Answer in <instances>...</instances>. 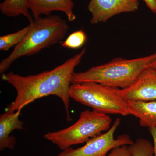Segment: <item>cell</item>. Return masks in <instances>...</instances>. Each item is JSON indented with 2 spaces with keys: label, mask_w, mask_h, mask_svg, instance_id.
<instances>
[{
  "label": "cell",
  "mask_w": 156,
  "mask_h": 156,
  "mask_svg": "<svg viewBox=\"0 0 156 156\" xmlns=\"http://www.w3.org/2000/svg\"><path fill=\"white\" fill-rule=\"evenodd\" d=\"M112 122L108 115L86 110L81 113L79 119L71 126L48 132L44 137L63 151L73 145L87 143L107 131Z\"/></svg>",
  "instance_id": "5b68a950"
},
{
  "label": "cell",
  "mask_w": 156,
  "mask_h": 156,
  "mask_svg": "<svg viewBox=\"0 0 156 156\" xmlns=\"http://www.w3.org/2000/svg\"><path fill=\"white\" fill-rule=\"evenodd\" d=\"M28 34L12 53L0 63V73L6 71L14 61L24 56L34 55L64 38L68 31L67 21L58 15L32 18Z\"/></svg>",
  "instance_id": "7a4b0ae2"
},
{
  "label": "cell",
  "mask_w": 156,
  "mask_h": 156,
  "mask_svg": "<svg viewBox=\"0 0 156 156\" xmlns=\"http://www.w3.org/2000/svg\"><path fill=\"white\" fill-rule=\"evenodd\" d=\"M108 156H132L128 145L119 147L112 150Z\"/></svg>",
  "instance_id": "2e32d148"
},
{
  "label": "cell",
  "mask_w": 156,
  "mask_h": 156,
  "mask_svg": "<svg viewBox=\"0 0 156 156\" xmlns=\"http://www.w3.org/2000/svg\"><path fill=\"white\" fill-rule=\"evenodd\" d=\"M129 114L139 119L141 127L149 129L156 127V101H128Z\"/></svg>",
  "instance_id": "8fae6325"
},
{
  "label": "cell",
  "mask_w": 156,
  "mask_h": 156,
  "mask_svg": "<svg viewBox=\"0 0 156 156\" xmlns=\"http://www.w3.org/2000/svg\"><path fill=\"white\" fill-rule=\"evenodd\" d=\"M28 0H4L0 4V11L9 17L23 15L29 21L32 17L29 12Z\"/></svg>",
  "instance_id": "7c38bea8"
},
{
  "label": "cell",
  "mask_w": 156,
  "mask_h": 156,
  "mask_svg": "<svg viewBox=\"0 0 156 156\" xmlns=\"http://www.w3.org/2000/svg\"><path fill=\"white\" fill-rule=\"evenodd\" d=\"M156 58V53L133 59L114 58L86 71L74 72L72 77L71 84L93 82L108 87L125 89L133 83Z\"/></svg>",
  "instance_id": "3957f363"
},
{
  "label": "cell",
  "mask_w": 156,
  "mask_h": 156,
  "mask_svg": "<svg viewBox=\"0 0 156 156\" xmlns=\"http://www.w3.org/2000/svg\"><path fill=\"white\" fill-rule=\"evenodd\" d=\"M21 110L13 113L6 112L0 116V150H12L16 143V138L10 136L14 130H23L24 123L19 119Z\"/></svg>",
  "instance_id": "30bf717a"
},
{
  "label": "cell",
  "mask_w": 156,
  "mask_h": 156,
  "mask_svg": "<svg viewBox=\"0 0 156 156\" xmlns=\"http://www.w3.org/2000/svg\"><path fill=\"white\" fill-rule=\"evenodd\" d=\"M153 13L156 14V0H143Z\"/></svg>",
  "instance_id": "e0dca14e"
},
{
  "label": "cell",
  "mask_w": 156,
  "mask_h": 156,
  "mask_svg": "<svg viewBox=\"0 0 156 156\" xmlns=\"http://www.w3.org/2000/svg\"><path fill=\"white\" fill-rule=\"evenodd\" d=\"M30 24L13 33L0 37V50L7 51L12 47H16L25 38L30 29Z\"/></svg>",
  "instance_id": "4fadbf2b"
},
{
  "label": "cell",
  "mask_w": 156,
  "mask_h": 156,
  "mask_svg": "<svg viewBox=\"0 0 156 156\" xmlns=\"http://www.w3.org/2000/svg\"><path fill=\"white\" fill-rule=\"evenodd\" d=\"M119 88L108 87L93 82L72 84L70 98L76 102L101 113L129 115L128 101L121 95Z\"/></svg>",
  "instance_id": "277c9868"
},
{
  "label": "cell",
  "mask_w": 156,
  "mask_h": 156,
  "mask_svg": "<svg viewBox=\"0 0 156 156\" xmlns=\"http://www.w3.org/2000/svg\"><path fill=\"white\" fill-rule=\"evenodd\" d=\"M149 129L153 139L154 154L156 156V127Z\"/></svg>",
  "instance_id": "ac0fdd59"
},
{
  "label": "cell",
  "mask_w": 156,
  "mask_h": 156,
  "mask_svg": "<svg viewBox=\"0 0 156 156\" xmlns=\"http://www.w3.org/2000/svg\"><path fill=\"white\" fill-rule=\"evenodd\" d=\"M127 101H149L156 100V70L147 67L131 85L119 89Z\"/></svg>",
  "instance_id": "ba28073f"
},
{
  "label": "cell",
  "mask_w": 156,
  "mask_h": 156,
  "mask_svg": "<svg viewBox=\"0 0 156 156\" xmlns=\"http://www.w3.org/2000/svg\"><path fill=\"white\" fill-rule=\"evenodd\" d=\"M28 3L33 18L42 15L50 16L55 11L64 13L70 22L75 21L76 18L73 11L74 5L72 0H28Z\"/></svg>",
  "instance_id": "9c48e42d"
},
{
  "label": "cell",
  "mask_w": 156,
  "mask_h": 156,
  "mask_svg": "<svg viewBox=\"0 0 156 156\" xmlns=\"http://www.w3.org/2000/svg\"><path fill=\"white\" fill-rule=\"evenodd\" d=\"M87 52H80L69 58L64 63L50 71L24 76L11 72L2 74V79L11 84L17 91L14 101L7 112H14L36 99L50 95L59 97L64 104L68 122L71 120L69 112V89L75 68L80 63Z\"/></svg>",
  "instance_id": "6da1fadb"
},
{
  "label": "cell",
  "mask_w": 156,
  "mask_h": 156,
  "mask_svg": "<svg viewBox=\"0 0 156 156\" xmlns=\"http://www.w3.org/2000/svg\"><path fill=\"white\" fill-rule=\"evenodd\" d=\"M138 0H91L88 6L92 14L90 23H105L117 14L137 11Z\"/></svg>",
  "instance_id": "52a82bcc"
},
{
  "label": "cell",
  "mask_w": 156,
  "mask_h": 156,
  "mask_svg": "<svg viewBox=\"0 0 156 156\" xmlns=\"http://www.w3.org/2000/svg\"><path fill=\"white\" fill-rule=\"evenodd\" d=\"M128 147L132 156H154V145L147 139L138 138Z\"/></svg>",
  "instance_id": "5bb4252c"
},
{
  "label": "cell",
  "mask_w": 156,
  "mask_h": 156,
  "mask_svg": "<svg viewBox=\"0 0 156 156\" xmlns=\"http://www.w3.org/2000/svg\"><path fill=\"white\" fill-rule=\"evenodd\" d=\"M121 122V119L117 118L113 125L105 133L90 140L82 147L69 148L56 156H108V153L113 149L123 145H131L134 142L127 134L115 138V133Z\"/></svg>",
  "instance_id": "8992f818"
},
{
  "label": "cell",
  "mask_w": 156,
  "mask_h": 156,
  "mask_svg": "<svg viewBox=\"0 0 156 156\" xmlns=\"http://www.w3.org/2000/svg\"><path fill=\"white\" fill-rule=\"evenodd\" d=\"M148 67L150 68L156 70V58L155 60Z\"/></svg>",
  "instance_id": "d6986e66"
},
{
  "label": "cell",
  "mask_w": 156,
  "mask_h": 156,
  "mask_svg": "<svg viewBox=\"0 0 156 156\" xmlns=\"http://www.w3.org/2000/svg\"><path fill=\"white\" fill-rule=\"evenodd\" d=\"M87 38L84 31L77 30L70 34L64 41L61 42V45L64 48L78 49L82 48L86 43Z\"/></svg>",
  "instance_id": "9a60e30c"
}]
</instances>
